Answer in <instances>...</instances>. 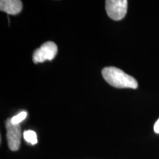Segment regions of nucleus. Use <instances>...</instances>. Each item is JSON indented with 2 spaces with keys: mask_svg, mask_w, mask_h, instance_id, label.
Segmentation results:
<instances>
[{
  "mask_svg": "<svg viewBox=\"0 0 159 159\" xmlns=\"http://www.w3.org/2000/svg\"><path fill=\"white\" fill-rule=\"evenodd\" d=\"M105 80L115 88L134 89L138 88L136 80L116 67H105L102 70Z\"/></svg>",
  "mask_w": 159,
  "mask_h": 159,
  "instance_id": "f257e3e1",
  "label": "nucleus"
},
{
  "mask_svg": "<svg viewBox=\"0 0 159 159\" xmlns=\"http://www.w3.org/2000/svg\"><path fill=\"white\" fill-rule=\"evenodd\" d=\"M105 11L111 19L119 21L124 19L128 11L127 0H107L105 1Z\"/></svg>",
  "mask_w": 159,
  "mask_h": 159,
  "instance_id": "f03ea898",
  "label": "nucleus"
},
{
  "mask_svg": "<svg viewBox=\"0 0 159 159\" xmlns=\"http://www.w3.org/2000/svg\"><path fill=\"white\" fill-rule=\"evenodd\" d=\"M57 53V47L52 41L43 43L39 49L34 52L33 60L35 63H43L46 61H52Z\"/></svg>",
  "mask_w": 159,
  "mask_h": 159,
  "instance_id": "7ed1b4c3",
  "label": "nucleus"
},
{
  "mask_svg": "<svg viewBox=\"0 0 159 159\" xmlns=\"http://www.w3.org/2000/svg\"><path fill=\"white\" fill-rule=\"evenodd\" d=\"M5 127L8 148L12 151H16L19 150L21 144V126L20 125L12 124L10 118L6 120Z\"/></svg>",
  "mask_w": 159,
  "mask_h": 159,
  "instance_id": "20e7f679",
  "label": "nucleus"
},
{
  "mask_svg": "<svg viewBox=\"0 0 159 159\" xmlns=\"http://www.w3.org/2000/svg\"><path fill=\"white\" fill-rule=\"evenodd\" d=\"M0 10L11 15H16L22 10V2L19 0H1Z\"/></svg>",
  "mask_w": 159,
  "mask_h": 159,
  "instance_id": "39448f33",
  "label": "nucleus"
},
{
  "mask_svg": "<svg viewBox=\"0 0 159 159\" xmlns=\"http://www.w3.org/2000/svg\"><path fill=\"white\" fill-rule=\"evenodd\" d=\"M24 138L27 142L34 145L38 142L37 135L33 130H26L24 133Z\"/></svg>",
  "mask_w": 159,
  "mask_h": 159,
  "instance_id": "423d86ee",
  "label": "nucleus"
},
{
  "mask_svg": "<svg viewBox=\"0 0 159 159\" xmlns=\"http://www.w3.org/2000/svg\"><path fill=\"white\" fill-rule=\"evenodd\" d=\"M27 116V113L26 111H21L19 114H17L16 116H13L11 118V121L12 124L13 125H20V123L22 122L23 120H25L26 117Z\"/></svg>",
  "mask_w": 159,
  "mask_h": 159,
  "instance_id": "0eeeda50",
  "label": "nucleus"
},
{
  "mask_svg": "<svg viewBox=\"0 0 159 159\" xmlns=\"http://www.w3.org/2000/svg\"><path fill=\"white\" fill-rule=\"evenodd\" d=\"M154 131L156 134H159V119L157 120V122L154 125Z\"/></svg>",
  "mask_w": 159,
  "mask_h": 159,
  "instance_id": "6e6552de",
  "label": "nucleus"
}]
</instances>
